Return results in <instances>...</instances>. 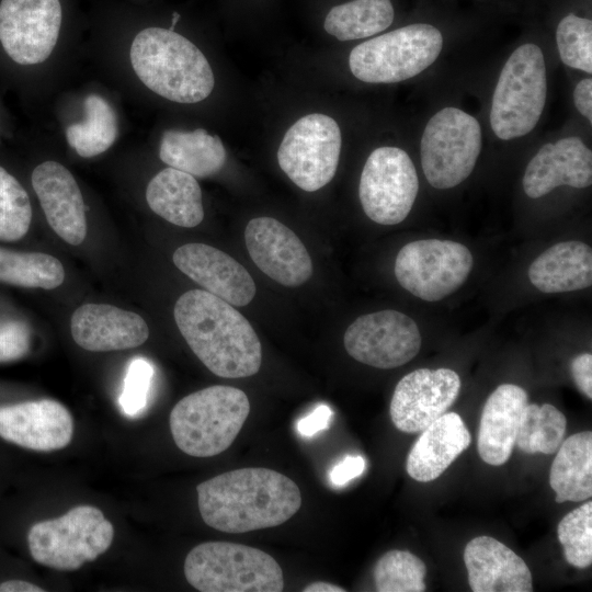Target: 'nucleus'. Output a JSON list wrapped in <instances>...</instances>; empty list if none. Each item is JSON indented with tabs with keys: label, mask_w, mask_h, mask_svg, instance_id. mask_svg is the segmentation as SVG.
<instances>
[{
	"label": "nucleus",
	"mask_w": 592,
	"mask_h": 592,
	"mask_svg": "<svg viewBox=\"0 0 592 592\" xmlns=\"http://www.w3.org/2000/svg\"><path fill=\"white\" fill-rule=\"evenodd\" d=\"M196 491L203 521L225 533L278 526L301 505L296 482L262 467L223 473L197 485Z\"/></svg>",
	"instance_id": "f257e3e1"
},
{
	"label": "nucleus",
	"mask_w": 592,
	"mask_h": 592,
	"mask_svg": "<svg viewBox=\"0 0 592 592\" xmlns=\"http://www.w3.org/2000/svg\"><path fill=\"white\" fill-rule=\"evenodd\" d=\"M173 316L193 353L213 374L241 378L259 372L261 342L229 303L207 291L191 289L178 298Z\"/></svg>",
	"instance_id": "f03ea898"
},
{
	"label": "nucleus",
	"mask_w": 592,
	"mask_h": 592,
	"mask_svg": "<svg viewBox=\"0 0 592 592\" xmlns=\"http://www.w3.org/2000/svg\"><path fill=\"white\" fill-rule=\"evenodd\" d=\"M129 57L138 79L167 100L197 103L214 89V73L205 55L174 31L161 27L140 31L132 43Z\"/></svg>",
	"instance_id": "7ed1b4c3"
},
{
	"label": "nucleus",
	"mask_w": 592,
	"mask_h": 592,
	"mask_svg": "<svg viewBox=\"0 0 592 592\" xmlns=\"http://www.w3.org/2000/svg\"><path fill=\"white\" fill-rule=\"evenodd\" d=\"M250 412L241 389L215 385L182 398L170 412L175 445L194 457H212L235 441Z\"/></svg>",
	"instance_id": "20e7f679"
},
{
	"label": "nucleus",
	"mask_w": 592,
	"mask_h": 592,
	"mask_svg": "<svg viewBox=\"0 0 592 592\" xmlns=\"http://www.w3.org/2000/svg\"><path fill=\"white\" fill-rule=\"evenodd\" d=\"M184 576L201 592H281L283 571L267 553L242 544L206 542L186 555Z\"/></svg>",
	"instance_id": "39448f33"
},
{
	"label": "nucleus",
	"mask_w": 592,
	"mask_h": 592,
	"mask_svg": "<svg viewBox=\"0 0 592 592\" xmlns=\"http://www.w3.org/2000/svg\"><path fill=\"white\" fill-rule=\"evenodd\" d=\"M546 67L542 49L519 46L504 64L491 102L490 125L496 136L511 140L531 133L546 102Z\"/></svg>",
	"instance_id": "423d86ee"
},
{
	"label": "nucleus",
	"mask_w": 592,
	"mask_h": 592,
	"mask_svg": "<svg viewBox=\"0 0 592 592\" xmlns=\"http://www.w3.org/2000/svg\"><path fill=\"white\" fill-rule=\"evenodd\" d=\"M113 537V524L99 508L78 505L60 517L33 524L27 533V546L37 563L72 571L104 554Z\"/></svg>",
	"instance_id": "0eeeda50"
},
{
	"label": "nucleus",
	"mask_w": 592,
	"mask_h": 592,
	"mask_svg": "<svg viewBox=\"0 0 592 592\" xmlns=\"http://www.w3.org/2000/svg\"><path fill=\"white\" fill-rule=\"evenodd\" d=\"M443 37L426 23L410 24L355 46L349 67L367 83H395L415 77L439 57Z\"/></svg>",
	"instance_id": "6e6552de"
},
{
	"label": "nucleus",
	"mask_w": 592,
	"mask_h": 592,
	"mask_svg": "<svg viewBox=\"0 0 592 592\" xmlns=\"http://www.w3.org/2000/svg\"><path fill=\"white\" fill-rule=\"evenodd\" d=\"M481 128L470 114L445 107L428 122L420 158L426 181L435 189H452L473 172L481 151Z\"/></svg>",
	"instance_id": "1a4fd4ad"
},
{
	"label": "nucleus",
	"mask_w": 592,
	"mask_h": 592,
	"mask_svg": "<svg viewBox=\"0 0 592 592\" xmlns=\"http://www.w3.org/2000/svg\"><path fill=\"white\" fill-rule=\"evenodd\" d=\"M474 265L471 252L452 240L423 239L403 246L395 261L398 283L413 296L439 301L456 292Z\"/></svg>",
	"instance_id": "9d476101"
},
{
	"label": "nucleus",
	"mask_w": 592,
	"mask_h": 592,
	"mask_svg": "<svg viewBox=\"0 0 592 592\" xmlns=\"http://www.w3.org/2000/svg\"><path fill=\"white\" fill-rule=\"evenodd\" d=\"M341 143L340 127L332 117L308 114L285 133L277 150L278 166L301 190L318 191L335 174Z\"/></svg>",
	"instance_id": "9b49d317"
},
{
	"label": "nucleus",
	"mask_w": 592,
	"mask_h": 592,
	"mask_svg": "<svg viewBox=\"0 0 592 592\" xmlns=\"http://www.w3.org/2000/svg\"><path fill=\"white\" fill-rule=\"evenodd\" d=\"M419 191L417 170L409 155L391 146L378 147L362 170L358 196L366 216L380 225L401 223Z\"/></svg>",
	"instance_id": "f8f14e48"
},
{
	"label": "nucleus",
	"mask_w": 592,
	"mask_h": 592,
	"mask_svg": "<svg viewBox=\"0 0 592 592\" xmlns=\"http://www.w3.org/2000/svg\"><path fill=\"white\" fill-rule=\"evenodd\" d=\"M343 342L354 360L388 369L408 363L419 353L421 334L413 319L388 309L355 319L346 329Z\"/></svg>",
	"instance_id": "ddd939ff"
},
{
	"label": "nucleus",
	"mask_w": 592,
	"mask_h": 592,
	"mask_svg": "<svg viewBox=\"0 0 592 592\" xmlns=\"http://www.w3.org/2000/svg\"><path fill=\"white\" fill-rule=\"evenodd\" d=\"M59 0H1L0 43L19 65L46 60L55 48L61 25Z\"/></svg>",
	"instance_id": "4468645a"
},
{
	"label": "nucleus",
	"mask_w": 592,
	"mask_h": 592,
	"mask_svg": "<svg viewBox=\"0 0 592 592\" xmlns=\"http://www.w3.org/2000/svg\"><path fill=\"white\" fill-rule=\"evenodd\" d=\"M460 379L449 368H419L403 376L390 401L394 425L405 433L422 432L457 399Z\"/></svg>",
	"instance_id": "2eb2a0df"
},
{
	"label": "nucleus",
	"mask_w": 592,
	"mask_h": 592,
	"mask_svg": "<svg viewBox=\"0 0 592 592\" xmlns=\"http://www.w3.org/2000/svg\"><path fill=\"white\" fill-rule=\"evenodd\" d=\"M244 240L252 261L275 282L296 287L311 276L312 262L304 243L275 218L251 219L244 230Z\"/></svg>",
	"instance_id": "dca6fc26"
},
{
	"label": "nucleus",
	"mask_w": 592,
	"mask_h": 592,
	"mask_svg": "<svg viewBox=\"0 0 592 592\" xmlns=\"http://www.w3.org/2000/svg\"><path fill=\"white\" fill-rule=\"evenodd\" d=\"M73 419L59 401L38 399L0 406V437L20 447L52 452L66 447Z\"/></svg>",
	"instance_id": "f3484780"
},
{
	"label": "nucleus",
	"mask_w": 592,
	"mask_h": 592,
	"mask_svg": "<svg viewBox=\"0 0 592 592\" xmlns=\"http://www.w3.org/2000/svg\"><path fill=\"white\" fill-rule=\"evenodd\" d=\"M174 265L208 293L230 305L246 306L255 295L249 272L226 252L205 243H186L172 255Z\"/></svg>",
	"instance_id": "a211bd4d"
},
{
	"label": "nucleus",
	"mask_w": 592,
	"mask_h": 592,
	"mask_svg": "<svg viewBox=\"0 0 592 592\" xmlns=\"http://www.w3.org/2000/svg\"><path fill=\"white\" fill-rule=\"evenodd\" d=\"M31 180L53 230L69 244H80L87 220L83 197L71 172L59 162L45 161L33 170Z\"/></svg>",
	"instance_id": "6ab92c4d"
},
{
	"label": "nucleus",
	"mask_w": 592,
	"mask_h": 592,
	"mask_svg": "<svg viewBox=\"0 0 592 592\" xmlns=\"http://www.w3.org/2000/svg\"><path fill=\"white\" fill-rule=\"evenodd\" d=\"M591 184L592 152L577 136L542 146L523 177V190L531 198L542 197L560 185L584 189Z\"/></svg>",
	"instance_id": "aec40b11"
},
{
	"label": "nucleus",
	"mask_w": 592,
	"mask_h": 592,
	"mask_svg": "<svg viewBox=\"0 0 592 592\" xmlns=\"http://www.w3.org/2000/svg\"><path fill=\"white\" fill-rule=\"evenodd\" d=\"M70 330L73 341L92 352L134 349L149 337V328L139 315L107 304L78 307Z\"/></svg>",
	"instance_id": "412c9836"
},
{
	"label": "nucleus",
	"mask_w": 592,
	"mask_h": 592,
	"mask_svg": "<svg viewBox=\"0 0 592 592\" xmlns=\"http://www.w3.org/2000/svg\"><path fill=\"white\" fill-rule=\"evenodd\" d=\"M464 561L474 592L533 591V577L525 561L493 537L481 535L468 542Z\"/></svg>",
	"instance_id": "4be33fe9"
},
{
	"label": "nucleus",
	"mask_w": 592,
	"mask_h": 592,
	"mask_svg": "<svg viewBox=\"0 0 592 592\" xmlns=\"http://www.w3.org/2000/svg\"><path fill=\"white\" fill-rule=\"evenodd\" d=\"M527 405L526 391L513 384L498 386L488 397L480 418L477 448L492 466L508 462L515 446L521 413Z\"/></svg>",
	"instance_id": "5701e85b"
},
{
	"label": "nucleus",
	"mask_w": 592,
	"mask_h": 592,
	"mask_svg": "<svg viewBox=\"0 0 592 592\" xmlns=\"http://www.w3.org/2000/svg\"><path fill=\"white\" fill-rule=\"evenodd\" d=\"M471 435L463 419L445 412L426 426L408 455V475L420 482L440 477L470 444Z\"/></svg>",
	"instance_id": "b1692460"
},
{
	"label": "nucleus",
	"mask_w": 592,
	"mask_h": 592,
	"mask_svg": "<svg viewBox=\"0 0 592 592\" xmlns=\"http://www.w3.org/2000/svg\"><path fill=\"white\" fill-rule=\"evenodd\" d=\"M533 286L543 293L584 289L592 284V250L581 241H563L542 252L527 272Z\"/></svg>",
	"instance_id": "393cba45"
},
{
	"label": "nucleus",
	"mask_w": 592,
	"mask_h": 592,
	"mask_svg": "<svg viewBox=\"0 0 592 592\" xmlns=\"http://www.w3.org/2000/svg\"><path fill=\"white\" fill-rule=\"evenodd\" d=\"M146 201L153 213L180 227H195L204 218L198 182L193 175L171 167L150 180Z\"/></svg>",
	"instance_id": "a878e982"
},
{
	"label": "nucleus",
	"mask_w": 592,
	"mask_h": 592,
	"mask_svg": "<svg viewBox=\"0 0 592 592\" xmlns=\"http://www.w3.org/2000/svg\"><path fill=\"white\" fill-rule=\"evenodd\" d=\"M159 157L169 167L197 178L218 173L227 159L220 138L204 128L166 130L160 140Z\"/></svg>",
	"instance_id": "bb28decb"
},
{
	"label": "nucleus",
	"mask_w": 592,
	"mask_h": 592,
	"mask_svg": "<svg viewBox=\"0 0 592 592\" xmlns=\"http://www.w3.org/2000/svg\"><path fill=\"white\" fill-rule=\"evenodd\" d=\"M551 464L549 483L557 503L579 502L592 496V432L576 433L561 442Z\"/></svg>",
	"instance_id": "cd10ccee"
},
{
	"label": "nucleus",
	"mask_w": 592,
	"mask_h": 592,
	"mask_svg": "<svg viewBox=\"0 0 592 592\" xmlns=\"http://www.w3.org/2000/svg\"><path fill=\"white\" fill-rule=\"evenodd\" d=\"M394 15L390 0H353L333 7L323 27L340 41L366 38L389 27Z\"/></svg>",
	"instance_id": "c85d7f7f"
},
{
	"label": "nucleus",
	"mask_w": 592,
	"mask_h": 592,
	"mask_svg": "<svg viewBox=\"0 0 592 592\" xmlns=\"http://www.w3.org/2000/svg\"><path fill=\"white\" fill-rule=\"evenodd\" d=\"M86 119L66 129L68 144L83 158L106 151L118 135L117 116L111 104L99 94H89L83 102Z\"/></svg>",
	"instance_id": "c756f323"
},
{
	"label": "nucleus",
	"mask_w": 592,
	"mask_h": 592,
	"mask_svg": "<svg viewBox=\"0 0 592 592\" xmlns=\"http://www.w3.org/2000/svg\"><path fill=\"white\" fill-rule=\"evenodd\" d=\"M65 270L55 257L42 252H19L0 247V282L54 289L62 284Z\"/></svg>",
	"instance_id": "7c9ffc66"
},
{
	"label": "nucleus",
	"mask_w": 592,
	"mask_h": 592,
	"mask_svg": "<svg viewBox=\"0 0 592 592\" xmlns=\"http://www.w3.org/2000/svg\"><path fill=\"white\" fill-rule=\"evenodd\" d=\"M566 417L549 403H527L520 418L515 445L527 454L555 453L563 439Z\"/></svg>",
	"instance_id": "2f4dec72"
},
{
	"label": "nucleus",
	"mask_w": 592,
	"mask_h": 592,
	"mask_svg": "<svg viewBox=\"0 0 592 592\" xmlns=\"http://www.w3.org/2000/svg\"><path fill=\"white\" fill-rule=\"evenodd\" d=\"M425 573L424 562L412 553L389 550L375 565V588L378 592H423Z\"/></svg>",
	"instance_id": "473e14b6"
},
{
	"label": "nucleus",
	"mask_w": 592,
	"mask_h": 592,
	"mask_svg": "<svg viewBox=\"0 0 592 592\" xmlns=\"http://www.w3.org/2000/svg\"><path fill=\"white\" fill-rule=\"evenodd\" d=\"M32 207L27 192L0 167V240L16 241L30 229Z\"/></svg>",
	"instance_id": "72a5a7b5"
},
{
	"label": "nucleus",
	"mask_w": 592,
	"mask_h": 592,
	"mask_svg": "<svg viewBox=\"0 0 592 592\" xmlns=\"http://www.w3.org/2000/svg\"><path fill=\"white\" fill-rule=\"evenodd\" d=\"M558 539L568 563L584 569L592 563V502L565 515L558 524Z\"/></svg>",
	"instance_id": "f704fd0d"
},
{
	"label": "nucleus",
	"mask_w": 592,
	"mask_h": 592,
	"mask_svg": "<svg viewBox=\"0 0 592 592\" xmlns=\"http://www.w3.org/2000/svg\"><path fill=\"white\" fill-rule=\"evenodd\" d=\"M556 42L562 62L569 67L592 72V22L590 19L568 14L558 24Z\"/></svg>",
	"instance_id": "c9c22d12"
},
{
	"label": "nucleus",
	"mask_w": 592,
	"mask_h": 592,
	"mask_svg": "<svg viewBox=\"0 0 592 592\" xmlns=\"http://www.w3.org/2000/svg\"><path fill=\"white\" fill-rule=\"evenodd\" d=\"M152 378L153 367L149 361L137 356L129 362L118 398L119 408L125 415L136 418L143 413L148 402Z\"/></svg>",
	"instance_id": "e433bc0d"
},
{
	"label": "nucleus",
	"mask_w": 592,
	"mask_h": 592,
	"mask_svg": "<svg viewBox=\"0 0 592 592\" xmlns=\"http://www.w3.org/2000/svg\"><path fill=\"white\" fill-rule=\"evenodd\" d=\"M30 349V331L19 321L0 325V362L22 357Z\"/></svg>",
	"instance_id": "4c0bfd02"
},
{
	"label": "nucleus",
	"mask_w": 592,
	"mask_h": 592,
	"mask_svg": "<svg viewBox=\"0 0 592 592\" xmlns=\"http://www.w3.org/2000/svg\"><path fill=\"white\" fill-rule=\"evenodd\" d=\"M366 468V460L361 455H346L330 471L333 486L342 487L352 479L361 476Z\"/></svg>",
	"instance_id": "58836bf2"
},
{
	"label": "nucleus",
	"mask_w": 592,
	"mask_h": 592,
	"mask_svg": "<svg viewBox=\"0 0 592 592\" xmlns=\"http://www.w3.org/2000/svg\"><path fill=\"white\" fill-rule=\"evenodd\" d=\"M332 414L329 406L319 405L310 414L298 420L297 432L304 437H310L329 428Z\"/></svg>",
	"instance_id": "ea45409f"
},
{
	"label": "nucleus",
	"mask_w": 592,
	"mask_h": 592,
	"mask_svg": "<svg viewBox=\"0 0 592 592\" xmlns=\"http://www.w3.org/2000/svg\"><path fill=\"white\" fill-rule=\"evenodd\" d=\"M571 375L578 389L592 399V355L583 353L571 362Z\"/></svg>",
	"instance_id": "a19ab883"
},
{
	"label": "nucleus",
	"mask_w": 592,
	"mask_h": 592,
	"mask_svg": "<svg viewBox=\"0 0 592 592\" xmlns=\"http://www.w3.org/2000/svg\"><path fill=\"white\" fill-rule=\"evenodd\" d=\"M573 101L577 110L592 122V80L582 79L574 88Z\"/></svg>",
	"instance_id": "79ce46f5"
},
{
	"label": "nucleus",
	"mask_w": 592,
	"mask_h": 592,
	"mask_svg": "<svg viewBox=\"0 0 592 592\" xmlns=\"http://www.w3.org/2000/svg\"><path fill=\"white\" fill-rule=\"evenodd\" d=\"M39 585L22 579H10L0 583V592H44Z\"/></svg>",
	"instance_id": "37998d69"
},
{
	"label": "nucleus",
	"mask_w": 592,
	"mask_h": 592,
	"mask_svg": "<svg viewBox=\"0 0 592 592\" xmlns=\"http://www.w3.org/2000/svg\"><path fill=\"white\" fill-rule=\"evenodd\" d=\"M303 591L304 592H344L345 589L339 585L332 584V583H328L323 581H316V582L307 584L303 589Z\"/></svg>",
	"instance_id": "c03bdc74"
},
{
	"label": "nucleus",
	"mask_w": 592,
	"mask_h": 592,
	"mask_svg": "<svg viewBox=\"0 0 592 592\" xmlns=\"http://www.w3.org/2000/svg\"><path fill=\"white\" fill-rule=\"evenodd\" d=\"M180 18H181L180 13L173 12L172 20H171V25H170V27L168 30L174 31V27H175L178 21L180 20Z\"/></svg>",
	"instance_id": "a18cd8bd"
}]
</instances>
